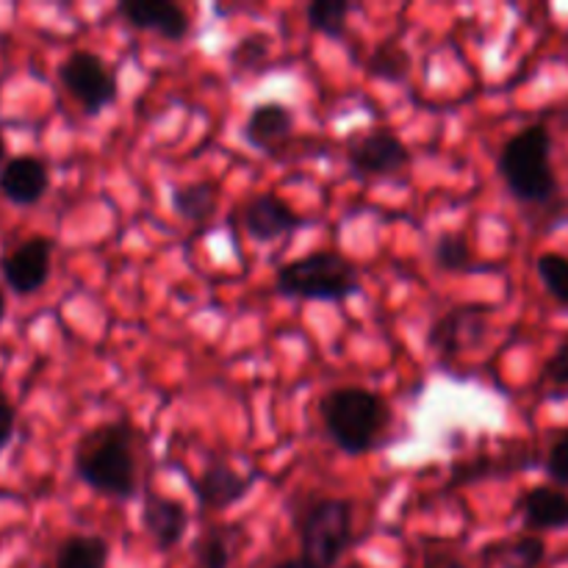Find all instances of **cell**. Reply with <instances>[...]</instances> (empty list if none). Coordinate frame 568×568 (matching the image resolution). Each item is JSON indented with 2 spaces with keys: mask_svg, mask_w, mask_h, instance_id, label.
<instances>
[{
  "mask_svg": "<svg viewBox=\"0 0 568 568\" xmlns=\"http://www.w3.org/2000/svg\"><path fill=\"white\" fill-rule=\"evenodd\" d=\"M75 475L92 491L116 503H131L139 491L133 430L125 422H105L81 436L75 447Z\"/></svg>",
  "mask_w": 568,
  "mask_h": 568,
  "instance_id": "1",
  "label": "cell"
},
{
  "mask_svg": "<svg viewBox=\"0 0 568 568\" xmlns=\"http://www.w3.org/2000/svg\"><path fill=\"white\" fill-rule=\"evenodd\" d=\"M320 419L342 453L366 455L392 427V408L369 388L342 386L322 397Z\"/></svg>",
  "mask_w": 568,
  "mask_h": 568,
  "instance_id": "2",
  "label": "cell"
},
{
  "mask_svg": "<svg viewBox=\"0 0 568 568\" xmlns=\"http://www.w3.org/2000/svg\"><path fill=\"white\" fill-rule=\"evenodd\" d=\"M499 178L521 203H547L558 192L552 170V136L544 125L521 128L503 144L497 159Z\"/></svg>",
  "mask_w": 568,
  "mask_h": 568,
  "instance_id": "3",
  "label": "cell"
},
{
  "mask_svg": "<svg viewBox=\"0 0 568 568\" xmlns=\"http://www.w3.org/2000/svg\"><path fill=\"white\" fill-rule=\"evenodd\" d=\"M353 503L342 497H308L292 505L300 555L316 568H336L353 547Z\"/></svg>",
  "mask_w": 568,
  "mask_h": 568,
  "instance_id": "4",
  "label": "cell"
},
{
  "mask_svg": "<svg viewBox=\"0 0 568 568\" xmlns=\"http://www.w3.org/2000/svg\"><path fill=\"white\" fill-rule=\"evenodd\" d=\"M361 277L353 261L333 250H316V253L300 255L288 264L277 266L275 292L288 300H305V303H344L358 294Z\"/></svg>",
  "mask_w": 568,
  "mask_h": 568,
  "instance_id": "5",
  "label": "cell"
},
{
  "mask_svg": "<svg viewBox=\"0 0 568 568\" xmlns=\"http://www.w3.org/2000/svg\"><path fill=\"white\" fill-rule=\"evenodd\" d=\"M59 78L67 92L81 103L83 114L89 116L109 109L120 92L116 72L98 53H89V50H75L72 55H67L64 64L59 67Z\"/></svg>",
  "mask_w": 568,
  "mask_h": 568,
  "instance_id": "6",
  "label": "cell"
},
{
  "mask_svg": "<svg viewBox=\"0 0 568 568\" xmlns=\"http://www.w3.org/2000/svg\"><path fill=\"white\" fill-rule=\"evenodd\" d=\"M410 150L388 128L355 133L347 142V164L355 178H388L408 166Z\"/></svg>",
  "mask_w": 568,
  "mask_h": 568,
  "instance_id": "7",
  "label": "cell"
},
{
  "mask_svg": "<svg viewBox=\"0 0 568 568\" xmlns=\"http://www.w3.org/2000/svg\"><path fill=\"white\" fill-rule=\"evenodd\" d=\"M486 305H455V308H449L447 314H442L433 322L430 333H427V344H430V349L442 361L458 358L464 349L475 347L486 336Z\"/></svg>",
  "mask_w": 568,
  "mask_h": 568,
  "instance_id": "8",
  "label": "cell"
},
{
  "mask_svg": "<svg viewBox=\"0 0 568 568\" xmlns=\"http://www.w3.org/2000/svg\"><path fill=\"white\" fill-rule=\"evenodd\" d=\"M236 214L242 220L244 233L258 244H270L277 242V239L292 236L294 231L305 225L303 216L288 203L277 200L275 194H258V197L247 200Z\"/></svg>",
  "mask_w": 568,
  "mask_h": 568,
  "instance_id": "9",
  "label": "cell"
},
{
  "mask_svg": "<svg viewBox=\"0 0 568 568\" xmlns=\"http://www.w3.org/2000/svg\"><path fill=\"white\" fill-rule=\"evenodd\" d=\"M116 14L136 31L155 33L166 42H183L192 31L189 11L172 0H122Z\"/></svg>",
  "mask_w": 568,
  "mask_h": 568,
  "instance_id": "10",
  "label": "cell"
},
{
  "mask_svg": "<svg viewBox=\"0 0 568 568\" xmlns=\"http://www.w3.org/2000/svg\"><path fill=\"white\" fill-rule=\"evenodd\" d=\"M50 258H53V244H50V239L33 236L3 255L0 272H3V281L9 283L11 292L33 294L48 283Z\"/></svg>",
  "mask_w": 568,
  "mask_h": 568,
  "instance_id": "11",
  "label": "cell"
},
{
  "mask_svg": "<svg viewBox=\"0 0 568 568\" xmlns=\"http://www.w3.org/2000/svg\"><path fill=\"white\" fill-rule=\"evenodd\" d=\"M258 475H244V471L233 469L225 460H216L203 469V475L194 483V497L203 510H227L236 503H242L255 486Z\"/></svg>",
  "mask_w": 568,
  "mask_h": 568,
  "instance_id": "12",
  "label": "cell"
},
{
  "mask_svg": "<svg viewBox=\"0 0 568 568\" xmlns=\"http://www.w3.org/2000/svg\"><path fill=\"white\" fill-rule=\"evenodd\" d=\"M294 122L297 116H294L292 105L281 103V100H266V103L253 105L242 128V136L258 153H275L294 133Z\"/></svg>",
  "mask_w": 568,
  "mask_h": 568,
  "instance_id": "13",
  "label": "cell"
},
{
  "mask_svg": "<svg viewBox=\"0 0 568 568\" xmlns=\"http://www.w3.org/2000/svg\"><path fill=\"white\" fill-rule=\"evenodd\" d=\"M142 527L153 538L159 552H170L183 541L189 530V510L178 499L164 497V494L148 491L142 505Z\"/></svg>",
  "mask_w": 568,
  "mask_h": 568,
  "instance_id": "14",
  "label": "cell"
},
{
  "mask_svg": "<svg viewBox=\"0 0 568 568\" xmlns=\"http://www.w3.org/2000/svg\"><path fill=\"white\" fill-rule=\"evenodd\" d=\"M50 186L48 166L33 155H17L0 172V192L17 205H33Z\"/></svg>",
  "mask_w": 568,
  "mask_h": 568,
  "instance_id": "15",
  "label": "cell"
},
{
  "mask_svg": "<svg viewBox=\"0 0 568 568\" xmlns=\"http://www.w3.org/2000/svg\"><path fill=\"white\" fill-rule=\"evenodd\" d=\"M525 525L536 532L568 530V491L560 486H536L519 499Z\"/></svg>",
  "mask_w": 568,
  "mask_h": 568,
  "instance_id": "16",
  "label": "cell"
},
{
  "mask_svg": "<svg viewBox=\"0 0 568 568\" xmlns=\"http://www.w3.org/2000/svg\"><path fill=\"white\" fill-rule=\"evenodd\" d=\"M216 200L220 189L214 181H194L172 189V211L192 225H203L216 214Z\"/></svg>",
  "mask_w": 568,
  "mask_h": 568,
  "instance_id": "17",
  "label": "cell"
},
{
  "mask_svg": "<svg viewBox=\"0 0 568 568\" xmlns=\"http://www.w3.org/2000/svg\"><path fill=\"white\" fill-rule=\"evenodd\" d=\"M239 530L236 527H211L194 541L192 555L197 568H231L236 555Z\"/></svg>",
  "mask_w": 568,
  "mask_h": 568,
  "instance_id": "18",
  "label": "cell"
},
{
  "mask_svg": "<svg viewBox=\"0 0 568 568\" xmlns=\"http://www.w3.org/2000/svg\"><path fill=\"white\" fill-rule=\"evenodd\" d=\"M109 541L100 536H70L55 552L53 568H105Z\"/></svg>",
  "mask_w": 568,
  "mask_h": 568,
  "instance_id": "19",
  "label": "cell"
},
{
  "mask_svg": "<svg viewBox=\"0 0 568 568\" xmlns=\"http://www.w3.org/2000/svg\"><path fill=\"white\" fill-rule=\"evenodd\" d=\"M410 67H414V61H410V53L405 50V44H399L397 39H386L372 53L369 75L386 83H403L410 75Z\"/></svg>",
  "mask_w": 568,
  "mask_h": 568,
  "instance_id": "20",
  "label": "cell"
},
{
  "mask_svg": "<svg viewBox=\"0 0 568 568\" xmlns=\"http://www.w3.org/2000/svg\"><path fill=\"white\" fill-rule=\"evenodd\" d=\"M355 11V6L349 0H314V3L305 9L308 17V26L316 33L331 39H344L347 37V20Z\"/></svg>",
  "mask_w": 568,
  "mask_h": 568,
  "instance_id": "21",
  "label": "cell"
},
{
  "mask_svg": "<svg viewBox=\"0 0 568 568\" xmlns=\"http://www.w3.org/2000/svg\"><path fill=\"white\" fill-rule=\"evenodd\" d=\"M433 264L436 270L444 272H475L477 261L471 255L469 242H466L464 233L458 231H447L436 239L433 244Z\"/></svg>",
  "mask_w": 568,
  "mask_h": 568,
  "instance_id": "22",
  "label": "cell"
},
{
  "mask_svg": "<svg viewBox=\"0 0 568 568\" xmlns=\"http://www.w3.org/2000/svg\"><path fill=\"white\" fill-rule=\"evenodd\" d=\"M272 55V37L264 31H250L239 39L227 53V61L236 72H258Z\"/></svg>",
  "mask_w": 568,
  "mask_h": 568,
  "instance_id": "23",
  "label": "cell"
},
{
  "mask_svg": "<svg viewBox=\"0 0 568 568\" xmlns=\"http://www.w3.org/2000/svg\"><path fill=\"white\" fill-rule=\"evenodd\" d=\"M497 564L503 568H538L547 558V541L541 536H519L516 541L497 547Z\"/></svg>",
  "mask_w": 568,
  "mask_h": 568,
  "instance_id": "24",
  "label": "cell"
},
{
  "mask_svg": "<svg viewBox=\"0 0 568 568\" xmlns=\"http://www.w3.org/2000/svg\"><path fill=\"white\" fill-rule=\"evenodd\" d=\"M536 272L549 297L568 308V255L552 253V250L541 253L536 261Z\"/></svg>",
  "mask_w": 568,
  "mask_h": 568,
  "instance_id": "25",
  "label": "cell"
},
{
  "mask_svg": "<svg viewBox=\"0 0 568 568\" xmlns=\"http://www.w3.org/2000/svg\"><path fill=\"white\" fill-rule=\"evenodd\" d=\"M544 469H547V475L552 477L555 486L566 488L568 491V433L555 438L547 458H544Z\"/></svg>",
  "mask_w": 568,
  "mask_h": 568,
  "instance_id": "26",
  "label": "cell"
},
{
  "mask_svg": "<svg viewBox=\"0 0 568 568\" xmlns=\"http://www.w3.org/2000/svg\"><path fill=\"white\" fill-rule=\"evenodd\" d=\"M544 381L552 383V386L568 388V336L558 344L549 361L544 364Z\"/></svg>",
  "mask_w": 568,
  "mask_h": 568,
  "instance_id": "27",
  "label": "cell"
},
{
  "mask_svg": "<svg viewBox=\"0 0 568 568\" xmlns=\"http://www.w3.org/2000/svg\"><path fill=\"white\" fill-rule=\"evenodd\" d=\"M11 433H14V408L6 403V397H0V449L9 444Z\"/></svg>",
  "mask_w": 568,
  "mask_h": 568,
  "instance_id": "28",
  "label": "cell"
},
{
  "mask_svg": "<svg viewBox=\"0 0 568 568\" xmlns=\"http://www.w3.org/2000/svg\"><path fill=\"white\" fill-rule=\"evenodd\" d=\"M270 568H316V566L311 564V560H305L303 555H294V558L277 560V564H275V566H270Z\"/></svg>",
  "mask_w": 568,
  "mask_h": 568,
  "instance_id": "29",
  "label": "cell"
},
{
  "mask_svg": "<svg viewBox=\"0 0 568 568\" xmlns=\"http://www.w3.org/2000/svg\"><path fill=\"white\" fill-rule=\"evenodd\" d=\"M3 314H6V303H3V294H0V322H3Z\"/></svg>",
  "mask_w": 568,
  "mask_h": 568,
  "instance_id": "30",
  "label": "cell"
},
{
  "mask_svg": "<svg viewBox=\"0 0 568 568\" xmlns=\"http://www.w3.org/2000/svg\"><path fill=\"white\" fill-rule=\"evenodd\" d=\"M3 150H6L3 148V136H0V159H3Z\"/></svg>",
  "mask_w": 568,
  "mask_h": 568,
  "instance_id": "31",
  "label": "cell"
},
{
  "mask_svg": "<svg viewBox=\"0 0 568 568\" xmlns=\"http://www.w3.org/2000/svg\"><path fill=\"white\" fill-rule=\"evenodd\" d=\"M0 397H3V392H0Z\"/></svg>",
  "mask_w": 568,
  "mask_h": 568,
  "instance_id": "32",
  "label": "cell"
}]
</instances>
